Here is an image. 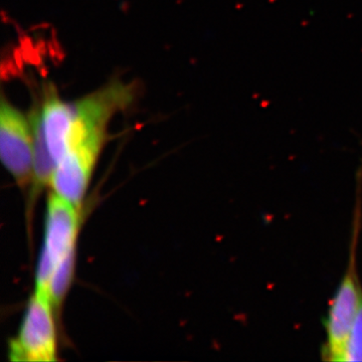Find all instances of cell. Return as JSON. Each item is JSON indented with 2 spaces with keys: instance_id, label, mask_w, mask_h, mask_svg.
<instances>
[{
  "instance_id": "cell-1",
  "label": "cell",
  "mask_w": 362,
  "mask_h": 362,
  "mask_svg": "<svg viewBox=\"0 0 362 362\" xmlns=\"http://www.w3.org/2000/svg\"><path fill=\"white\" fill-rule=\"evenodd\" d=\"M78 209L57 194L47 202L45 244L37 271V291L49 294V285L57 267L75 254L78 230Z\"/></svg>"
},
{
  "instance_id": "cell-2",
  "label": "cell",
  "mask_w": 362,
  "mask_h": 362,
  "mask_svg": "<svg viewBox=\"0 0 362 362\" xmlns=\"http://www.w3.org/2000/svg\"><path fill=\"white\" fill-rule=\"evenodd\" d=\"M358 218H356L349 268L330 302L325 320L326 339L322 354L326 361L342 362L345 345L356 321L362 300V289L356 272V244Z\"/></svg>"
},
{
  "instance_id": "cell-3",
  "label": "cell",
  "mask_w": 362,
  "mask_h": 362,
  "mask_svg": "<svg viewBox=\"0 0 362 362\" xmlns=\"http://www.w3.org/2000/svg\"><path fill=\"white\" fill-rule=\"evenodd\" d=\"M51 298L37 291L26 308L18 337L11 341L9 357L13 361H56L57 335Z\"/></svg>"
},
{
  "instance_id": "cell-4",
  "label": "cell",
  "mask_w": 362,
  "mask_h": 362,
  "mask_svg": "<svg viewBox=\"0 0 362 362\" xmlns=\"http://www.w3.org/2000/svg\"><path fill=\"white\" fill-rule=\"evenodd\" d=\"M106 128L97 129L74 142L57 163L51 183L54 194L80 207L105 140Z\"/></svg>"
},
{
  "instance_id": "cell-5",
  "label": "cell",
  "mask_w": 362,
  "mask_h": 362,
  "mask_svg": "<svg viewBox=\"0 0 362 362\" xmlns=\"http://www.w3.org/2000/svg\"><path fill=\"white\" fill-rule=\"evenodd\" d=\"M0 156L18 185H26L33 178L35 137L32 122L4 97L0 107Z\"/></svg>"
},
{
  "instance_id": "cell-6",
  "label": "cell",
  "mask_w": 362,
  "mask_h": 362,
  "mask_svg": "<svg viewBox=\"0 0 362 362\" xmlns=\"http://www.w3.org/2000/svg\"><path fill=\"white\" fill-rule=\"evenodd\" d=\"M74 262L75 254L71 255L65 261L62 262L54 270L49 289V298L54 306H59L65 298L73 277Z\"/></svg>"
},
{
  "instance_id": "cell-7",
  "label": "cell",
  "mask_w": 362,
  "mask_h": 362,
  "mask_svg": "<svg viewBox=\"0 0 362 362\" xmlns=\"http://www.w3.org/2000/svg\"><path fill=\"white\" fill-rule=\"evenodd\" d=\"M342 361H362V300L356 321L352 325L349 339L345 345Z\"/></svg>"
}]
</instances>
